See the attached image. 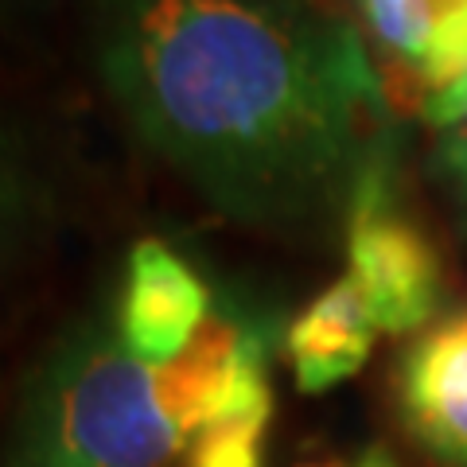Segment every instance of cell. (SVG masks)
I'll return each instance as SVG.
<instances>
[{"label":"cell","instance_id":"6da1fadb","mask_svg":"<svg viewBox=\"0 0 467 467\" xmlns=\"http://www.w3.org/2000/svg\"><path fill=\"white\" fill-rule=\"evenodd\" d=\"M78 16L133 140L234 223H347L393 140L362 32L319 0H78Z\"/></svg>","mask_w":467,"mask_h":467},{"label":"cell","instance_id":"7a4b0ae2","mask_svg":"<svg viewBox=\"0 0 467 467\" xmlns=\"http://www.w3.org/2000/svg\"><path fill=\"white\" fill-rule=\"evenodd\" d=\"M242 327L211 316L168 367L125 347L109 308L55 335L12 409L5 467H164L214 425Z\"/></svg>","mask_w":467,"mask_h":467},{"label":"cell","instance_id":"3957f363","mask_svg":"<svg viewBox=\"0 0 467 467\" xmlns=\"http://www.w3.org/2000/svg\"><path fill=\"white\" fill-rule=\"evenodd\" d=\"M393 140L362 168L347 207V265L362 292L374 327L386 335L425 331L441 319L444 269L436 245L425 238L398 199Z\"/></svg>","mask_w":467,"mask_h":467},{"label":"cell","instance_id":"277c9868","mask_svg":"<svg viewBox=\"0 0 467 467\" xmlns=\"http://www.w3.org/2000/svg\"><path fill=\"white\" fill-rule=\"evenodd\" d=\"M398 417L436 467H467V300L405 347Z\"/></svg>","mask_w":467,"mask_h":467},{"label":"cell","instance_id":"5b68a950","mask_svg":"<svg viewBox=\"0 0 467 467\" xmlns=\"http://www.w3.org/2000/svg\"><path fill=\"white\" fill-rule=\"evenodd\" d=\"M113 316L125 347L140 362L168 367L211 319V288L168 242L140 238L125 257Z\"/></svg>","mask_w":467,"mask_h":467},{"label":"cell","instance_id":"8992f818","mask_svg":"<svg viewBox=\"0 0 467 467\" xmlns=\"http://www.w3.org/2000/svg\"><path fill=\"white\" fill-rule=\"evenodd\" d=\"M374 316L350 276L335 281L288 327V362L300 393H324L355 378L374 350Z\"/></svg>","mask_w":467,"mask_h":467},{"label":"cell","instance_id":"52a82bcc","mask_svg":"<svg viewBox=\"0 0 467 467\" xmlns=\"http://www.w3.org/2000/svg\"><path fill=\"white\" fill-rule=\"evenodd\" d=\"M358 12L429 94L467 78V0H358Z\"/></svg>","mask_w":467,"mask_h":467},{"label":"cell","instance_id":"ba28073f","mask_svg":"<svg viewBox=\"0 0 467 467\" xmlns=\"http://www.w3.org/2000/svg\"><path fill=\"white\" fill-rule=\"evenodd\" d=\"M51 202V175L36 140L0 109V276L47 226Z\"/></svg>","mask_w":467,"mask_h":467},{"label":"cell","instance_id":"9c48e42d","mask_svg":"<svg viewBox=\"0 0 467 467\" xmlns=\"http://www.w3.org/2000/svg\"><path fill=\"white\" fill-rule=\"evenodd\" d=\"M425 117L432 129L429 168L448 202L451 223L467 238V78L429 94Z\"/></svg>","mask_w":467,"mask_h":467},{"label":"cell","instance_id":"30bf717a","mask_svg":"<svg viewBox=\"0 0 467 467\" xmlns=\"http://www.w3.org/2000/svg\"><path fill=\"white\" fill-rule=\"evenodd\" d=\"M265 425H218L192 444L187 467H261Z\"/></svg>","mask_w":467,"mask_h":467},{"label":"cell","instance_id":"8fae6325","mask_svg":"<svg viewBox=\"0 0 467 467\" xmlns=\"http://www.w3.org/2000/svg\"><path fill=\"white\" fill-rule=\"evenodd\" d=\"M355 467H398V460L389 456V448H386V444H370V448L358 456Z\"/></svg>","mask_w":467,"mask_h":467}]
</instances>
